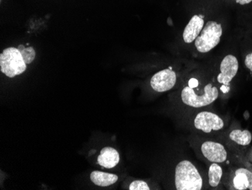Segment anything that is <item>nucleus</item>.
I'll list each match as a JSON object with an SVG mask.
<instances>
[{
	"instance_id": "obj_5",
	"label": "nucleus",
	"mask_w": 252,
	"mask_h": 190,
	"mask_svg": "<svg viewBox=\"0 0 252 190\" xmlns=\"http://www.w3.org/2000/svg\"><path fill=\"white\" fill-rule=\"evenodd\" d=\"M194 126L197 130L209 133L213 130H221L224 127V123L218 114L210 112H202L194 119Z\"/></svg>"
},
{
	"instance_id": "obj_9",
	"label": "nucleus",
	"mask_w": 252,
	"mask_h": 190,
	"mask_svg": "<svg viewBox=\"0 0 252 190\" xmlns=\"http://www.w3.org/2000/svg\"><path fill=\"white\" fill-rule=\"evenodd\" d=\"M204 28V20L199 15L192 17L183 33V39L186 43H191L199 37Z\"/></svg>"
},
{
	"instance_id": "obj_6",
	"label": "nucleus",
	"mask_w": 252,
	"mask_h": 190,
	"mask_svg": "<svg viewBox=\"0 0 252 190\" xmlns=\"http://www.w3.org/2000/svg\"><path fill=\"white\" fill-rule=\"evenodd\" d=\"M177 76L171 69H164L154 75L151 78V87L158 93L168 91L175 86Z\"/></svg>"
},
{
	"instance_id": "obj_18",
	"label": "nucleus",
	"mask_w": 252,
	"mask_h": 190,
	"mask_svg": "<svg viewBox=\"0 0 252 190\" xmlns=\"http://www.w3.org/2000/svg\"><path fill=\"white\" fill-rule=\"evenodd\" d=\"M235 1L239 5H247L252 2V0H235Z\"/></svg>"
},
{
	"instance_id": "obj_3",
	"label": "nucleus",
	"mask_w": 252,
	"mask_h": 190,
	"mask_svg": "<svg viewBox=\"0 0 252 190\" xmlns=\"http://www.w3.org/2000/svg\"><path fill=\"white\" fill-rule=\"evenodd\" d=\"M223 35L220 24L216 21H208L202 29L201 35L195 40V46L198 52L206 53L219 45Z\"/></svg>"
},
{
	"instance_id": "obj_19",
	"label": "nucleus",
	"mask_w": 252,
	"mask_h": 190,
	"mask_svg": "<svg viewBox=\"0 0 252 190\" xmlns=\"http://www.w3.org/2000/svg\"><path fill=\"white\" fill-rule=\"evenodd\" d=\"M198 80H196V79H190V80L189 81V86L190 87H196V86H198Z\"/></svg>"
},
{
	"instance_id": "obj_1",
	"label": "nucleus",
	"mask_w": 252,
	"mask_h": 190,
	"mask_svg": "<svg viewBox=\"0 0 252 190\" xmlns=\"http://www.w3.org/2000/svg\"><path fill=\"white\" fill-rule=\"evenodd\" d=\"M175 187L178 190H200L203 181L199 171L191 161L184 160L175 168Z\"/></svg>"
},
{
	"instance_id": "obj_4",
	"label": "nucleus",
	"mask_w": 252,
	"mask_h": 190,
	"mask_svg": "<svg viewBox=\"0 0 252 190\" xmlns=\"http://www.w3.org/2000/svg\"><path fill=\"white\" fill-rule=\"evenodd\" d=\"M219 96V89L211 83L205 86L204 93L201 96L196 94L190 86H185L181 92L183 103L192 108H202L209 106L214 103Z\"/></svg>"
},
{
	"instance_id": "obj_14",
	"label": "nucleus",
	"mask_w": 252,
	"mask_h": 190,
	"mask_svg": "<svg viewBox=\"0 0 252 190\" xmlns=\"http://www.w3.org/2000/svg\"><path fill=\"white\" fill-rule=\"evenodd\" d=\"M233 186L238 190H249V182L246 173L243 171V167L239 168L235 171V177L233 178Z\"/></svg>"
},
{
	"instance_id": "obj_8",
	"label": "nucleus",
	"mask_w": 252,
	"mask_h": 190,
	"mask_svg": "<svg viewBox=\"0 0 252 190\" xmlns=\"http://www.w3.org/2000/svg\"><path fill=\"white\" fill-rule=\"evenodd\" d=\"M202 154L212 163H223L227 158V152L223 145L213 141H206L201 147Z\"/></svg>"
},
{
	"instance_id": "obj_17",
	"label": "nucleus",
	"mask_w": 252,
	"mask_h": 190,
	"mask_svg": "<svg viewBox=\"0 0 252 190\" xmlns=\"http://www.w3.org/2000/svg\"><path fill=\"white\" fill-rule=\"evenodd\" d=\"M245 65H246V68L249 69L251 72H252V52L246 55V59H245Z\"/></svg>"
},
{
	"instance_id": "obj_12",
	"label": "nucleus",
	"mask_w": 252,
	"mask_h": 190,
	"mask_svg": "<svg viewBox=\"0 0 252 190\" xmlns=\"http://www.w3.org/2000/svg\"><path fill=\"white\" fill-rule=\"evenodd\" d=\"M229 137L232 141L243 147L249 146L252 140V133L248 130H241L236 129V130H232Z\"/></svg>"
},
{
	"instance_id": "obj_10",
	"label": "nucleus",
	"mask_w": 252,
	"mask_h": 190,
	"mask_svg": "<svg viewBox=\"0 0 252 190\" xmlns=\"http://www.w3.org/2000/svg\"><path fill=\"white\" fill-rule=\"evenodd\" d=\"M120 160V154L115 149L105 147L100 151V155L97 158V162L102 167L111 169L119 164Z\"/></svg>"
},
{
	"instance_id": "obj_15",
	"label": "nucleus",
	"mask_w": 252,
	"mask_h": 190,
	"mask_svg": "<svg viewBox=\"0 0 252 190\" xmlns=\"http://www.w3.org/2000/svg\"><path fill=\"white\" fill-rule=\"evenodd\" d=\"M18 49L21 52L23 59L26 64H31L33 62L34 59L36 58V51L32 46L26 48L24 45H19L18 46Z\"/></svg>"
},
{
	"instance_id": "obj_16",
	"label": "nucleus",
	"mask_w": 252,
	"mask_h": 190,
	"mask_svg": "<svg viewBox=\"0 0 252 190\" xmlns=\"http://www.w3.org/2000/svg\"><path fill=\"white\" fill-rule=\"evenodd\" d=\"M130 190H150L151 188L149 187L148 184L143 181H134L130 184Z\"/></svg>"
},
{
	"instance_id": "obj_2",
	"label": "nucleus",
	"mask_w": 252,
	"mask_h": 190,
	"mask_svg": "<svg viewBox=\"0 0 252 190\" xmlns=\"http://www.w3.org/2000/svg\"><path fill=\"white\" fill-rule=\"evenodd\" d=\"M26 69V62L18 48H7L0 55V70L8 77L21 75Z\"/></svg>"
},
{
	"instance_id": "obj_13",
	"label": "nucleus",
	"mask_w": 252,
	"mask_h": 190,
	"mask_svg": "<svg viewBox=\"0 0 252 190\" xmlns=\"http://www.w3.org/2000/svg\"><path fill=\"white\" fill-rule=\"evenodd\" d=\"M223 177V169L218 163H212L209 168V184L212 187H217L220 184Z\"/></svg>"
},
{
	"instance_id": "obj_11",
	"label": "nucleus",
	"mask_w": 252,
	"mask_h": 190,
	"mask_svg": "<svg viewBox=\"0 0 252 190\" xmlns=\"http://www.w3.org/2000/svg\"><path fill=\"white\" fill-rule=\"evenodd\" d=\"M91 181L95 185L105 187L113 185L118 181V176L102 171H93L90 175Z\"/></svg>"
},
{
	"instance_id": "obj_7",
	"label": "nucleus",
	"mask_w": 252,
	"mask_h": 190,
	"mask_svg": "<svg viewBox=\"0 0 252 190\" xmlns=\"http://www.w3.org/2000/svg\"><path fill=\"white\" fill-rule=\"evenodd\" d=\"M220 69L217 80L224 86H229L239 70V62L236 56L233 55L225 56L220 63Z\"/></svg>"
}]
</instances>
